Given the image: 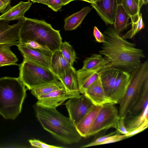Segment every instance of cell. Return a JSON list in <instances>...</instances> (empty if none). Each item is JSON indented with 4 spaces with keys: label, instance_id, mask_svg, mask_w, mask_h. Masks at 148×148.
Wrapping results in <instances>:
<instances>
[{
    "label": "cell",
    "instance_id": "32",
    "mask_svg": "<svg viewBox=\"0 0 148 148\" xmlns=\"http://www.w3.org/2000/svg\"><path fill=\"white\" fill-rule=\"evenodd\" d=\"M29 142L31 145L34 147L41 148H61L63 147L51 145L35 139H30Z\"/></svg>",
    "mask_w": 148,
    "mask_h": 148
},
{
    "label": "cell",
    "instance_id": "3",
    "mask_svg": "<svg viewBox=\"0 0 148 148\" xmlns=\"http://www.w3.org/2000/svg\"><path fill=\"white\" fill-rule=\"evenodd\" d=\"M19 77L0 78V114L14 119L21 112L27 89Z\"/></svg>",
    "mask_w": 148,
    "mask_h": 148
},
{
    "label": "cell",
    "instance_id": "1",
    "mask_svg": "<svg viewBox=\"0 0 148 148\" xmlns=\"http://www.w3.org/2000/svg\"><path fill=\"white\" fill-rule=\"evenodd\" d=\"M103 34L105 42L99 53L109 62L105 68L111 67L130 73L141 63V59L145 58L142 49L123 38L113 27H108Z\"/></svg>",
    "mask_w": 148,
    "mask_h": 148
},
{
    "label": "cell",
    "instance_id": "14",
    "mask_svg": "<svg viewBox=\"0 0 148 148\" xmlns=\"http://www.w3.org/2000/svg\"><path fill=\"white\" fill-rule=\"evenodd\" d=\"M120 71L111 67L104 68L100 71V77L103 88L110 97Z\"/></svg>",
    "mask_w": 148,
    "mask_h": 148
},
{
    "label": "cell",
    "instance_id": "20",
    "mask_svg": "<svg viewBox=\"0 0 148 148\" xmlns=\"http://www.w3.org/2000/svg\"><path fill=\"white\" fill-rule=\"evenodd\" d=\"M92 9L89 7H85L78 12L64 19L65 30L71 31L76 29Z\"/></svg>",
    "mask_w": 148,
    "mask_h": 148
},
{
    "label": "cell",
    "instance_id": "43",
    "mask_svg": "<svg viewBox=\"0 0 148 148\" xmlns=\"http://www.w3.org/2000/svg\"><path fill=\"white\" fill-rule=\"evenodd\" d=\"M75 0H74L73 1ZM82 0L84 1H86L87 2L90 3H95L94 0Z\"/></svg>",
    "mask_w": 148,
    "mask_h": 148
},
{
    "label": "cell",
    "instance_id": "13",
    "mask_svg": "<svg viewBox=\"0 0 148 148\" xmlns=\"http://www.w3.org/2000/svg\"><path fill=\"white\" fill-rule=\"evenodd\" d=\"M24 18L0 31V45L17 46L21 44L20 32Z\"/></svg>",
    "mask_w": 148,
    "mask_h": 148
},
{
    "label": "cell",
    "instance_id": "23",
    "mask_svg": "<svg viewBox=\"0 0 148 148\" xmlns=\"http://www.w3.org/2000/svg\"><path fill=\"white\" fill-rule=\"evenodd\" d=\"M148 78L145 81L138 98L130 110L129 116L136 115L143 111L148 106Z\"/></svg>",
    "mask_w": 148,
    "mask_h": 148
},
{
    "label": "cell",
    "instance_id": "40",
    "mask_svg": "<svg viewBox=\"0 0 148 148\" xmlns=\"http://www.w3.org/2000/svg\"><path fill=\"white\" fill-rule=\"evenodd\" d=\"M33 3H43L48 5V0H33L32 1Z\"/></svg>",
    "mask_w": 148,
    "mask_h": 148
},
{
    "label": "cell",
    "instance_id": "33",
    "mask_svg": "<svg viewBox=\"0 0 148 148\" xmlns=\"http://www.w3.org/2000/svg\"><path fill=\"white\" fill-rule=\"evenodd\" d=\"M21 44L33 49L46 51H50L49 48L47 47L42 45L39 43L34 41H28L23 44Z\"/></svg>",
    "mask_w": 148,
    "mask_h": 148
},
{
    "label": "cell",
    "instance_id": "34",
    "mask_svg": "<svg viewBox=\"0 0 148 148\" xmlns=\"http://www.w3.org/2000/svg\"><path fill=\"white\" fill-rule=\"evenodd\" d=\"M125 119L119 116L117 121L116 130L120 134L125 135L128 133L125 125Z\"/></svg>",
    "mask_w": 148,
    "mask_h": 148
},
{
    "label": "cell",
    "instance_id": "25",
    "mask_svg": "<svg viewBox=\"0 0 148 148\" xmlns=\"http://www.w3.org/2000/svg\"><path fill=\"white\" fill-rule=\"evenodd\" d=\"M61 89H65L61 82L58 80H56L37 86L31 90V93L37 98L42 95Z\"/></svg>",
    "mask_w": 148,
    "mask_h": 148
},
{
    "label": "cell",
    "instance_id": "11",
    "mask_svg": "<svg viewBox=\"0 0 148 148\" xmlns=\"http://www.w3.org/2000/svg\"><path fill=\"white\" fill-rule=\"evenodd\" d=\"M23 56L42 66L50 69L52 52L32 49L20 44L17 46Z\"/></svg>",
    "mask_w": 148,
    "mask_h": 148
},
{
    "label": "cell",
    "instance_id": "18",
    "mask_svg": "<svg viewBox=\"0 0 148 148\" xmlns=\"http://www.w3.org/2000/svg\"><path fill=\"white\" fill-rule=\"evenodd\" d=\"M57 77L66 90L79 91L77 72L73 66L66 69Z\"/></svg>",
    "mask_w": 148,
    "mask_h": 148
},
{
    "label": "cell",
    "instance_id": "35",
    "mask_svg": "<svg viewBox=\"0 0 148 148\" xmlns=\"http://www.w3.org/2000/svg\"><path fill=\"white\" fill-rule=\"evenodd\" d=\"M62 6V0H48V7L54 11L59 10Z\"/></svg>",
    "mask_w": 148,
    "mask_h": 148
},
{
    "label": "cell",
    "instance_id": "44",
    "mask_svg": "<svg viewBox=\"0 0 148 148\" xmlns=\"http://www.w3.org/2000/svg\"><path fill=\"white\" fill-rule=\"evenodd\" d=\"M143 4H147L148 1V0H143Z\"/></svg>",
    "mask_w": 148,
    "mask_h": 148
},
{
    "label": "cell",
    "instance_id": "30",
    "mask_svg": "<svg viewBox=\"0 0 148 148\" xmlns=\"http://www.w3.org/2000/svg\"><path fill=\"white\" fill-rule=\"evenodd\" d=\"M131 29L124 34L122 37L125 39H131L144 27V24L142 19V14L140 13L137 20L131 23Z\"/></svg>",
    "mask_w": 148,
    "mask_h": 148
},
{
    "label": "cell",
    "instance_id": "39",
    "mask_svg": "<svg viewBox=\"0 0 148 148\" xmlns=\"http://www.w3.org/2000/svg\"><path fill=\"white\" fill-rule=\"evenodd\" d=\"M10 21L0 19V31L9 27Z\"/></svg>",
    "mask_w": 148,
    "mask_h": 148
},
{
    "label": "cell",
    "instance_id": "17",
    "mask_svg": "<svg viewBox=\"0 0 148 148\" xmlns=\"http://www.w3.org/2000/svg\"><path fill=\"white\" fill-rule=\"evenodd\" d=\"M100 71L81 69L77 71L79 91L84 94L85 90L100 76Z\"/></svg>",
    "mask_w": 148,
    "mask_h": 148
},
{
    "label": "cell",
    "instance_id": "36",
    "mask_svg": "<svg viewBox=\"0 0 148 148\" xmlns=\"http://www.w3.org/2000/svg\"><path fill=\"white\" fill-rule=\"evenodd\" d=\"M148 126V119L146 120L140 127L130 132H128L125 135L127 138L133 136L146 129Z\"/></svg>",
    "mask_w": 148,
    "mask_h": 148
},
{
    "label": "cell",
    "instance_id": "26",
    "mask_svg": "<svg viewBox=\"0 0 148 148\" xmlns=\"http://www.w3.org/2000/svg\"><path fill=\"white\" fill-rule=\"evenodd\" d=\"M148 106L139 114L134 116H129L126 121L125 120L126 129L128 132L140 127L144 121L148 119Z\"/></svg>",
    "mask_w": 148,
    "mask_h": 148
},
{
    "label": "cell",
    "instance_id": "47",
    "mask_svg": "<svg viewBox=\"0 0 148 148\" xmlns=\"http://www.w3.org/2000/svg\"><path fill=\"white\" fill-rule=\"evenodd\" d=\"M31 0V1H32L33 0Z\"/></svg>",
    "mask_w": 148,
    "mask_h": 148
},
{
    "label": "cell",
    "instance_id": "22",
    "mask_svg": "<svg viewBox=\"0 0 148 148\" xmlns=\"http://www.w3.org/2000/svg\"><path fill=\"white\" fill-rule=\"evenodd\" d=\"M130 16L121 3L117 5L114 22V28L116 32L120 34L126 28Z\"/></svg>",
    "mask_w": 148,
    "mask_h": 148
},
{
    "label": "cell",
    "instance_id": "45",
    "mask_svg": "<svg viewBox=\"0 0 148 148\" xmlns=\"http://www.w3.org/2000/svg\"><path fill=\"white\" fill-rule=\"evenodd\" d=\"M117 4H119L120 3H122V0H116Z\"/></svg>",
    "mask_w": 148,
    "mask_h": 148
},
{
    "label": "cell",
    "instance_id": "24",
    "mask_svg": "<svg viewBox=\"0 0 148 148\" xmlns=\"http://www.w3.org/2000/svg\"><path fill=\"white\" fill-rule=\"evenodd\" d=\"M109 62L101 54H94L87 58L83 62L82 69L88 70L100 71L108 64Z\"/></svg>",
    "mask_w": 148,
    "mask_h": 148
},
{
    "label": "cell",
    "instance_id": "28",
    "mask_svg": "<svg viewBox=\"0 0 148 148\" xmlns=\"http://www.w3.org/2000/svg\"><path fill=\"white\" fill-rule=\"evenodd\" d=\"M121 4L130 16L131 23L138 19L140 13V8L136 0H122Z\"/></svg>",
    "mask_w": 148,
    "mask_h": 148
},
{
    "label": "cell",
    "instance_id": "2",
    "mask_svg": "<svg viewBox=\"0 0 148 148\" xmlns=\"http://www.w3.org/2000/svg\"><path fill=\"white\" fill-rule=\"evenodd\" d=\"M36 116L43 128L55 137L66 144L77 143L82 138L69 117H66L56 108L35 104Z\"/></svg>",
    "mask_w": 148,
    "mask_h": 148
},
{
    "label": "cell",
    "instance_id": "15",
    "mask_svg": "<svg viewBox=\"0 0 148 148\" xmlns=\"http://www.w3.org/2000/svg\"><path fill=\"white\" fill-rule=\"evenodd\" d=\"M102 106L94 105L75 125L77 131L82 137H87L88 132Z\"/></svg>",
    "mask_w": 148,
    "mask_h": 148
},
{
    "label": "cell",
    "instance_id": "29",
    "mask_svg": "<svg viewBox=\"0 0 148 148\" xmlns=\"http://www.w3.org/2000/svg\"><path fill=\"white\" fill-rule=\"evenodd\" d=\"M60 50L64 59L71 66H73L77 58L73 47L66 41L62 42Z\"/></svg>",
    "mask_w": 148,
    "mask_h": 148
},
{
    "label": "cell",
    "instance_id": "31",
    "mask_svg": "<svg viewBox=\"0 0 148 148\" xmlns=\"http://www.w3.org/2000/svg\"><path fill=\"white\" fill-rule=\"evenodd\" d=\"M117 134H119L116 130L108 134L99 136L94 139L92 141L85 145L82 146L81 147L84 148L101 145L102 143L106 140L113 137Z\"/></svg>",
    "mask_w": 148,
    "mask_h": 148
},
{
    "label": "cell",
    "instance_id": "12",
    "mask_svg": "<svg viewBox=\"0 0 148 148\" xmlns=\"http://www.w3.org/2000/svg\"><path fill=\"white\" fill-rule=\"evenodd\" d=\"M118 4L116 0H101L91 3L106 25H113Z\"/></svg>",
    "mask_w": 148,
    "mask_h": 148
},
{
    "label": "cell",
    "instance_id": "21",
    "mask_svg": "<svg viewBox=\"0 0 148 148\" xmlns=\"http://www.w3.org/2000/svg\"><path fill=\"white\" fill-rule=\"evenodd\" d=\"M71 65L64 59L60 50L52 53L50 69L58 77Z\"/></svg>",
    "mask_w": 148,
    "mask_h": 148
},
{
    "label": "cell",
    "instance_id": "42",
    "mask_svg": "<svg viewBox=\"0 0 148 148\" xmlns=\"http://www.w3.org/2000/svg\"><path fill=\"white\" fill-rule=\"evenodd\" d=\"M138 2L139 7L141 8L143 4V0H136Z\"/></svg>",
    "mask_w": 148,
    "mask_h": 148
},
{
    "label": "cell",
    "instance_id": "7",
    "mask_svg": "<svg viewBox=\"0 0 148 148\" xmlns=\"http://www.w3.org/2000/svg\"><path fill=\"white\" fill-rule=\"evenodd\" d=\"M114 105L108 103L102 105L88 132L87 137L110 128H116L119 116Z\"/></svg>",
    "mask_w": 148,
    "mask_h": 148
},
{
    "label": "cell",
    "instance_id": "10",
    "mask_svg": "<svg viewBox=\"0 0 148 148\" xmlns=\"http://www.w3.org/2000/svg\"><path fill=\"white\" fill-rule=\"evenodd\" d=\"M84 94L95 106H102L108 103H117L109 96L104 90L100 76L85 91Z\"/></svg>",
    "mask_w": 148,
    "mask_h": 148
},
{
    "label": "cell",
    "instance_id": "41",
    "mask_svg": "<svg viewBox=\"0 0 148 148\" xmlns=\"http://www.w3.org/2000/svg\"><path fill=\"white\" fill-rule=\"evenodd\" d=\"M74 0H62L63 5H64L69 3L73 1Z\"/></svg>",
    "mask_w": 148,
    "mask_h": 148
},
{
    "label": "cell",
    "instance_id": "46",
    "mask_svg": "<svg viewBox=\"0 0 148 148\" xmlns=\"http://www.w3.org/2000/svg\"><path fill=\"white\" fill-rule=\"evenodd\" d=\"M95 3L100 1L101 0H94Z\"/></svg>",
    "mask_w": 148,
    "mask_h": 148
},
{
    "label": "cell",
    "instance_id": "4",
    "mask_svg": "<svg viewBox=\"0 0 148 148\" xmlns=\"http://www.w3.org/2000/svg\"><path fill=\"white\" fill-rule=\"evenodd\" d=\"M35 41L48 48L52 53L60 50L62 42L60 31L43 20L25 17L20 32V41L23 44Z\"/></svg>",
    "mask_w": 148,
    "mask_h": 148
},
{
    "label": "cell",
    "instance_id": "6",
    "mask_svg": "<svg viewBox=\"0 0 148 148\" xmlns=\"http://www.w3.org/2000/svg\"><path fill=\"white\" fill-rule=\"evenodd\" d=\"M22 62L19 65V77L26 87L31 90L40 85L58 80L49 69L42 66L23 56Z\"/></svg>",
    "mask_w": 148,
    "mask_h": 148
},
{
    "label": "cell",
    "instance_id": "38",
    "mask_svg": "<svg viewBox=\"0 0 148 148\" xmlns=\"http://www.w3.org/2000/svg\"><path fill=\"white\" fill-rule=\"evenodd\" d=\"M93 34L96 41L99 43H103L105 42V37L102 34L96 26H94Z\"/></svg>",
    "mask_w": 148,
    "mask_h": 148
},
{
    "label": "cell",
    "instance_id": "37",
    "mask_svg": "<svg viewBox=\"0 0 148 148\" xmlns=\"http://www.w3.org/2000/svg\"><path fill=\"white\" fill-rule=\"evenodd\" d=\"M11 0H0V13L4 14L11 7Z\"/></svg>",
    "mask_w": 148,
    "mask_h": 148
},
{
    "label": "cell",
    "instance_id": "27",
    "mask_svg": "<svg viewBox=\"0 0 148 148\" xmlns=\"http://www.w3.org/2000/svg\"><path fill=\"white\" fill-rule=\"evenodd\" d=\"M10 46L0 45V66L18 65L16 62L18 59L11 51Z\"/></svg>",
    "mask_w": 148,
    "mask_h": 148
},
{
    "label": "cell",
    "instance_id": "16",
    "mask_svg": "<svg viewBox=\"0 0 148 148\" xmlns=\"http://www.w3.org/2000/svg\"><path fill=\"white\" fill-rule=\"evenodd\" d=\"M32 5L29 0L27 2L20 1L11 8L6 12L0 16V19L10 21L23 19L24 14Z\"/></svg>",
    "mask_w": 148,
    "mask_h": 148
},
{
    "label": "cell",
    "instance_id": "19",
    "mask_svg": "<svg viewBox=\"0 0 148 148\" xmlns=\"http://www.w3.org/2000/svg\"><path fill=\"white\" fill-rule=\"evenodd\" d=\"M130 73L121 71L110 97L117 103L123 96L129 82Z\"/></svg>",
    "mask_w": 148,
    "mask_h": 148
},
{
    "label": "cell",
    "instance_id": "5",
    "mask_svg": "<svg viewBox=\"0 0 148 148\" xmlns=\"http://www.w3.org/2000/svg\"><path fill=\"white\" fill-rule=\"evenodd\" d=\"M148 78V61L141 63L130 73L128 85L119 102V115L125 118L137 101L146 80Z\"/></svg>",
    "mask_w": 148,
    "mask_h": 148
},
{
    "label": "cell",
    "instance_id": "9",
    "mask_svg": "<svg viewBox=\"0 0 148 148\" xmlns=\"http://www.w3.org/2000/svg\"><path fill=\"white\" fill-rule=\"evenodd\" d=\"M80 95L79 91H69L65 89H58L38 97L36 104L45 107L56 108L67 99Z\"/></svg>",
    "mask_w": 148,
    "mask_h": 148
},
{
    "label": "cell",
    "instance_id": "8",
    "mask_svg": "<svg viewBox=\"0 0 148 148\" xmlns=\"http://www.w3.org/2000/svg\"><path fill=\"white\" fill-rule=\"evenodd\" d=\"M68 99L65 105L69 117L76 125L94 105L84 94Z\"/></svg>",
    "mask_w": 148,
    "mask_h": 148
}]
</instances>
